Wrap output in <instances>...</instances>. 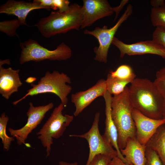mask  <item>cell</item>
Masks as SVG:
<instances>
[{"mask_svg":"<svg viewBox=\"0 0 165 165\" xmlns=\"http://www.w3.org/2000/svg\"><path fill=\"white\" fill-rule=\"evenodd\" d=\"M20 70H13L11 67L5 68L0 65V94L8 100L12 94L18 91L23 84L19 76Z\"/></svg>","mask_w":165,"mask_h":165,"instance_id":"obj_15","label":"cell"},{"mask_svg":"<svg viewBox=\"0 0 165 165\" xmlns=\"http://www.w3.org/2000/svg\"><path fill=\"white\" fill-rule=\"evenodd\" d=\"M100 118V112H97L94 115L92 125L87 132L80 135H69L70 137L84 138L88 142L89 153L86 165H89L93 158L98 154H104L113 158L118 156L116 149L100 133L98 127Z\"/></svg>","mask_w":165,"mask_h":165,"instance_id":"obj_8","label":"cell"},{"mask_svg":"<svg viewBox=\"0 0 165 165\" xmlns=\"http://www.w3.org/2000/svg\"><path fill=\"white\" fill-rule=\"evenodd\" d=\"M145 165H163L162 162L157 152L147 146L145 150Z\"/></svg>","mask_w":165,"mask_h":165,"instance_id":"obj_24","label":"cell"},{"mask_svg":"<svg viewBox=\"0 0 165 165\" xmlns=\"http://www.w3.org/2000/svg\"><path fill=\"white\" fill-rule=\"evenodd\" d=\"M150 18L153 26L165 30V7L152 8Z\"/></svg>","mask_w":165,"mask_h":165,"instance_id":"obj_22","label":"cell"},{"mask_svg":"<svg viewBox=\"0 0 165 165\" xmlns=\"http://www.w3.org/2000/svg\"><path fill=\"white\" fill-rule=\"evenodd\" d=\"M162 112L163 119L165 120V98H164L163 104Z\"/></svg>","mask_w":165,"mask_h":165,"instance_id":"obj_34","label":"cell"},{"mask_svg":"<svg viewBox=\"0 0 165 165\" xmlns=\"http://www.w3.org/2000/svg\"><path fill=\"white\" fill-rule=\"evenodd\" d=\"M108 165H131L124 162L118 156L113 157L111 160Z\"/></svg>","mask_w":165,"mask_h":165,"instance_id":"obj_31","label":"cell"},{"mask_svg":"<svg viewBox=\"0 0 165 165\" xmlns=\"http://www.w3.org/2000/svg\"><path fill=\"white\" fill-rule=\"evenodd\" d=\"M54 8L53 9H58L61 13L68 11L69 8L70 2L67 0H53Z\"/></svg>","mask_w":165,"mask_h":165,"instance_id":"obj_28","label":"cell"},{"mask_svg":"<svg viewBox=\"0 0 165 165\" xmlns=\"http://www.w3.org/2000/svg\"><path fill=\"white\" fill-rule=\"evenodd\" d=\"M128 90L134 108L151 118L163 119L164 97L153 82L146 78H136L130 83Z\"/></svg>","mask_w":165,"mask_h":165,"instance_id":"obj_1","label":"cell"},{"mask_svg":"<svg viewBox=\"0 0 165 165\" xmlns=\"http://www.w3.org/2000/svg\"><path fill=\"white\" fill-rule=\"evenodd\" d=\"M20 46L21 50L19 58L21 64L30 61L66 60L70 58L72 55L70 48L63 42L53 50L44 47L31 39L20 42Z\"/></svg>","mask_w":165,"mask_h":165,"instance_id":"obj_5","label":"cell"},{"mask_svg":"<svg viewBox=\"0 0 165 165\" xmlns=\"http://www.w3.org/2000/svg\"><path fill=\"white\" fill-rule=\"evenodd\" d=\"M78 163L77 162L69 163L64 161H60L59 162V165H78Z\"/></svg>","mask_w":165,"mask_h":165,"instance_id":"obj_33","label":"cell"},{"mask_svg":"<svg viewBox=\"0 0 165 165\" xmlns=\"http://www.w3.org/2000/svg\"><path fill=\"white\" fill-rule=\"evenodd\" d=\"M21 25L18 19L6 20L0 22V31L8 36H17L16 31Z\"/></svg>","mask_w":165,"mask_h":165,"instance_id":"obj_23","label":"cell"},{"mask_svg":"<svg viewBox=\"0 0 165 165\" xmlns=\"http://www.w3.org/2000/svg\"><path fill=\"white\" fill-rule=\"evenodd\" d=\"M4 63H6L8 64H9L10 63V61L9 60H6L4 61L0 60V65H2Z\"/></svg>","mask_w":165,"mask_h":165,"instance_id":"obj_35","label":"cell"},{"mask_svg":"<svg viewBox=\"0 0 165 165\" xmlns=\"http://www.w3.org/2000/svg\"><path fill=\"white\" fill-rule=\"evenodd\" d=\"M152 40L165 49V30L156 27L152 34Z\"/></svg>","mask_w":165,"mask_h":165,"instance_id":"obj_26","label":"cell"},{"mask_svg":"<svg viewBox=\"0 0 165 165\" xmlns=\"http://www.w3.org/2000/svg\"><path fill=\"white\" fill-rule=\"evenodd\" d=\"M83 19L82 6L72 3L67 11H52L48 16L40 19L35 26L42 36L49 38L72 30H79Z\"/></svg>","mask_w":165,"mask_h":165,"instance_id":"obj_2","label":"cell"},{"mask_svg":"<svg viewBox=\"0 0 165 165\" xmlns=\"http://www.w3.org/2000/svg\"><path fill=\"white\" fill-rule=\"evenodd\" d=\"M112 116L117 128L120 150L126 147L128 138L136 137V128L132 116L134 108L126 86L121 94L112 97Z\"/></svg>","mask_w":165,"mask_h":165,"instance_id":"obj_3","label":"cell"},{"mask_svg":"<svg viewBox=\"0 0 165 165\" xmlns=\"http://www.w3.org/2000/svg\"><path fill=\"white\" fill-rule=\"evenodd\" d=\"M150 4L152 8H158L165 7L164 1L163 0H152Z\"/></svg>","mask_w":165,"mask_h":165,"instance_id":"obj_32","label":"cell"},{"mask_svg":"<svg viewBox=\"0 0 165 165\" xmlns=\"http://www.w3.org/2000/svg\"><path fill=\"white\" fill-rule=\"evenodd\" d=\"M112 44L119 50L121 58H123L126 54L134 55L151 54L160 56L165 59V49L152 40L127 44L115 37Z\"/></svg>","mask_w":165,"mask_h":165,"instance_id":"obj_10","label":"cell"},{"mask_svg":"<svg viewBox=\"0 0 165 165\" xmlns=\"http://www.w3.org/2000/svg\"><path fill=\"white\" fill-rule=\"evenodd\" d=\"M112 158L111 156L106 155L98 154L93 158L89 165H108Z\"/></svg>","mask_w":165,"mask_h":165,"instance_id":"obj_27","label":"cell"},{"mask_svg":"<svg viewBox=\"0 0 165 165\" xmlns=\"http://www.w3.org/2000/svg\"><path fill=\"white\" fill-rule=\"evenodd\" d=\"M38 9H50L33 1L9 0L0 6V13L15 15L17 17L21 25H27L26 20L28 14L32 10Z\"/></svg>","mask_w":165,"mask_h":165,"instance_id":"obj_14","label":"cell"},{"mask_svg":"<svg viewBox=\"0 0 165 165\" xmlns=\"http://www.w3.org/2000/svg\"><path fill=\"white\" fill-rule=\"evenodd\" d=\"M9 118L5 112L2 114L0 117V138L3 145V148L6 151L10 148L11 143L15 140V138L8 136L6 133V128Z\"/></svg>","mask_w":165,"mask_h":165,"instance_id":"obj_21","label":"cell"},{"mask_svg":"<svg viewBox=\"0 0 165 165\" xmlns=\"http://www.w3.org/2000/svg\"><path fill=\"white\" fill-rule=\"evenodd\" d=\"M34 2L38 3L41 5L47 7L49 9H53V0H34Z\"/></svg>","mask_w":165,"mask_h":165,"instance_id":"obj_29","label":"cell"},{"mask_svg":"<svg viewBox=\"0 0 165 165\" xmlns=\"http://www.w3.org/2000/svg\"><path fill=\"white\" fill-rule=\"evenodd\" d=\"M107 91L113 96L118 95L122 93L127 85L129 83L112 77L108 73L105 80Z\"/></svg>","mask_w":165,"mask_h":165,"instance_id":"obj_19","label":"cell"},{"mask_svg":"<svg viewBox=\"0 0 165 165\" xmlns=\"http://www.w3.org/2000/svg\"><path fill=\"white\" fill-rule=\"evenodd\" d=\"M83 19L81 28L91 25L97 20L112 15V7L106 0H83Z\"/></svg>","mask_w":165,"mask_h":165,"instance_id":"obj_11","label":"cell"},{"mask_svg":"<svg viewBox=\"0 0 165 165\" xmlns=\"http://www.w3.org/2000/svg\"><path fill=\"white\" fill-rule=\"evenodd\" d=\"M107 91L105 80L100 79L88 89L72 94L71 101L75 107L74 115L78 116L97 98L103 97Z\"/></svg>","mask_w":165,"mask_h":165,"instance_id":"obj_13","label":"cell"},{"mask_svg":"<svg viewBox=\"0 0 165 165\" xmlns=\"http://www.w3.org/2000/svg\"><path fill=\"white\" fill-rule=\"evenodd\" d=\"M146 145L155 150L165 165V124L160 126Z\"/></svg>","mask_w":165,"mask_h":165,"instance_id":"obj_18","label":"cell"},{"mask_svg":"<svg viewBox=\"0 0 165 165\" xmlns=\"http://www.w3.org/2000/svg\"><path fill=\"white\" fill-rule=\"evenodd\" d=\"M29 107L26 113L28 118L25 125L22 128L14 129H8L10 135L15 138L19 145L25 144L28 135L40 124L46 113L54 106L51 102L45 105L34 106L32 102L29 103Z\"/></svg>","mask_w":165,"mask_h":165,"instance_id":"obj_9","label":"cell"},{"mask_svg":"<svg viewBox=\"0 0 165 165\" xmlns=\"http://www.w3.org/2000/svg\"><path fill=\"white\" fill-rule=\"evenodd\" d=\"M132 12V6L129 4L117 23L112 28H108L105 26L102 28L97 27L92 31L86 29L84 31V34L94 36L98 41L99 46L94 49L95 54L94 57L95 61L104 63H107L108 50L116 32L123 23L127 19Z\"/></svg>","mask_w":165,"mask_h":165,"instance_id":"obj_7","label":"cell"},{"mask_svg":"<svg viewBox=\"0 0 165 165\" xmlns=\"http://www.w3.org/2000/svg\"><path fill=\"white\" fill-rule=\"evenodd\" d=\"M132 116L136 128V137L142 145H146L158 128L165 124V120L149 117L133 108Z\"/></svg>","mask_w":165,"mask_h":165,"instance_id":"obj_12","label":"cell"},{"mask_svg":"<svg viewBox=\"0 0 165 165\" xmlns=\"http://www.w3.org/2000/svg\"><path fill=\"white\" fill-rule=\"evenodd\" d=\"M109 73L112 77L128 82L129 83L135 79L136 77L131 67L126 64L121 65L115 71H111Z\"/></svg>","mask_w":165,"mask_h":165,"instance_id":"obj_20","label":"cell"},{"mask_svg":"<svg viewBox=\"0 0 165 165\" xmlns=\"http://www.w3.org/2000/svg\"><path fill=\"white\" fill-rule=\"evenodd\" d=\"M146 148V145L141 144L134 137L128 138L126 147L120 151L128 164L145 165Z\"/></svg>","mask_w":165,"mask_h":165,"instance_id":"obj_17","label":"cell"},{"mask_svg":"<svg viewBox=\"0 0 165 165\" xmlns=\"http://www.w3.org/2000/svg\"><path fill=\"white\" fill-rule=\"evenodd\" d=\"M64 107L61 103L55 107L46 123L36 134L42 145L46 148V157L50 154L53 138L57 139L61 137L73 120V116L62 114Z\"/></svg>","mask_w":165,"mask_h":165,"instance_id":"obj_6","label":"cell"},{"mask_svg":"<svg viewBox=\"0 0 165 165\" xmlns=\"http://www.w3.org/2000/svg\"><path fill=\"white\" fill-rule=\"evenodd\" d=\"M112 97V95L107 91L103 97L105 103L106 118L105 132L102 136L116 151L118 156L128 164L124 157L121 154L118 144V131L111 115V104Z\"/></svg>","mask_w":165,"mask_h":165,"instance_id":"obj_16","label":"cell"},{"mask_svg":"<svg viewBox=\"0 0 165 165\" xmlns=\"http://www.w3.org/2000/svg\"><path fill=\"white\" fill-rule=\"evenodd\" d=\"M128 0H122L120 5L117 6L113 7V9L114 12L116 13V16L115 18V20L117 17L118 15L121 11L123 9V7L129 2Z\"/></svg>","mask_w":165,"mask_h":165,"instance_id":"obj_30","label":"cell"},{"mask_svg":"<svg viewBox=\"0 0 165 165\" xmlns=\"http://www.w3.org/2000/svg\"><path fill=\"white\" fill-rule=\"evenodd\" d=\"M72 83L70 78L63 72L54 70L52 72L47 71L42 77L37 84H31L32 88L27 91V93L21 98L13 102L16 105L28 96H33L39 94L52 93L57 95L65 107L68 102V96L72 88L68 84Z\"/></svg>","mask_w":165,"mask_h":165,"instance_id":"obj_4","label":"cell"},{"mask_svg":"<svg viewBox=\"0 0 165 165\" xmlns=\"http://www.w3.org/2000/svg\"><path fill=\"white\" fill-rule=\"evenodd\" d=\"M153 82L159 91L165 98V67L156 72V78Z\"/></svg>","mask_w":165,"mask_h":165,"instance_id":"obj_25","label":"cell"}]
</instances>
